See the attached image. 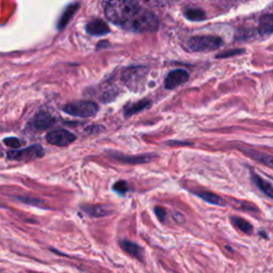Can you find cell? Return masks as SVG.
I'll list each match as a JSON object with an SVG mask.
<instances>
[{
    "label": "cell",
    "mask_w": 273,
    "mask_h": 273,
    "mask_svg": "<svg viewBox=\"0 0 273 273\" xmlns=\"http://www.w3.org/2000/svg\"><path fill=\"white\" fill-rule=\"evenodd\" d=\"M140 5L136 2H109L105 5V16L111 23L123 27L132 18Z\"/></svg>",
    "instance_id": "cell-1"
},
{
    "label": "cell",
    "mask_w": 273,
    "mask_h": 273,
    "mask_svg": "<svg viewBox=\"0 0 273 273\" xmlns=\"http://www.w3.org/2000/svg\"><path fill=\"white\" fill-rule=\"evenodd\" d=\"M122 28L130 32H136V34L155 32L159 28V19L150 11L140 8Z\"/></svg>",
    "instance_id": "cell-2"
},
{
    "label": "cell",
    "mask_w": 273,
    "mask_h": 273,
    "mask_svg": "<svg viewBox=\"0 0 273 273\" xmlns=\"http://www.w3.org/2000/svg\"><path fill=\"white\" fill-rule=\"evenodd\" d=\"M223 40L216 36H196L187 41V47L194 52H209L219 49Z\"/></svg>",
    "instance_id": "cell-3"
},
{
    "label": "cell",
    "mask_w": 273,
    "mask_h": 273,
    "mask_svg": "<svg viewBox=\"0 0 273 273\" xmlns=\"http://www.w3.org/2000/svg\"><path fill=\"white\" fill-rule=\"evenodd\" d=\"M62 110L72 116L92 117L98 112V105L91 101H79L63 106Z\"/></svg>",
    "instance_id": "cell-4"
},
{
    "label": "cell",
    "mask_w": 273,
    "mask_h": 273,
    "mask_svg": "<svg viewBox=\"0 0 273 273\" xmlns=\"http://www.w3.org/2000/svg\"><path fill=\"white\" fill-rule=\"evenodd\" d=\"M147 74L144 67H135L125 70L122 74V80L132 91H141L143 89Z\"/></svg>",
    "instance_id": "cell-5"
},
{
    "label": "cell",
    "mask_w": 273,
    "mask_h": 273,
    "mask_svg": "<svg viewBox=\"0 0 273 273\" xmlns=\"http://www.w3.org/2000/svg\"><path fill=\"white\" fill-rule=\"evenodd\" d=\"M44 148H43L39 144L31 145L27 148L23 149H15V150H10L7 153V158L9 160H15V161H30L35 160L38 158H41L44 156Z\"/></svg>",
    "instance_id": "cell-6"
},
{
    "label": "cell",
    "mask_w": 273,
    "mask_h": 273,
    "mask_svg": "<svg viewBox=\"0 0 273 273\" xmlns=\"http://www.w3.org/2000/svg\"><path fill=\"white\" fill-rule=\"evenodd\" d=\"M76 140L75 135L65 129L51 130L46 135V141L49 144L56 146H67Z\"/></svg>",
    "instance_id": "cell-7"
},
{
    "label": "cell",
    "mask_w": 273,
    "mask_h": 273,
    "mask_svg": "<svg viewBox=\"0 0 273 273\" xmlns=\"http://www.w3.org/2000/svg\"><path fill=\"white\" fill-rule=\"evenodd\" d=\"M189 79V74L185 70H174L170 72L165 80V88L168 90L176 89Z\"/></svg>",
    "instance_id": "cell-8"
},
{
    "label": "cell",
    "mask_w": 273,
    "mask_h": 273,
    "mask_svg": "<svg viewBox=\"0 0 273 273\" xmlns=\"http://www.w3.org/2000/svg\"><path fill=\"white\" fill-rule=\"evenodd\" d=\"M54 123H56V119L54 117L46 112V111H40L37 113L34 119V125L38 130H45L50 128Z\"/></svg>",
    "instance_id": "cell-9"
},
{
    "label": "cell",
    "mask_w": 273,
    "mask_h": 273,
    "mask_svg": "<svg viewBox=\"0 0 273 273\" xmlns=\"http://www.w3.org/2000/svg\"><path fill=\"white\" fill-rule=\"evenodd\" d=\"M85 30L89 35L95 37L105 36L110 32V28H109L108 25L102 19H95L93 21H90V23L86 25Z\"/></svg>",
    "instance_id": "cell-10"
},
{
    "label": "cell",
    "mask_w": 273,
    "mask_h": 273,
    "mask_svg": "<svg viewBox=\"0 0 273 273\" xmlns=\"http://www.w3.org/2000/svg\"><path fill=\"white\" fill-rule=\"evenodd\" d=\"M241 150L250 158H252L260 163H263V165L273 169V156L264 154V153H259V151L254 150V149H249V148H244Z\"/></svg>",
    "instance_id": "cell-11"
},
{
    "label": "cell",
    "mask_w": 273,
    "mask_h": 273,
    "mask_svg": "<svg viewBox=\"0 0 273 273\" xmlns=\"http://www.w3.org/2000/svg\"><path fill=\"white\" fill-rule=\"evenodd\" d=\"M119 246H121V248L130 256H133L139 260H143V250L137 244L128 241V240H122V241H119Z\"/></svg>",
    "instance_id": "cell-12"
},
{
    "label": "cell",
    "mask_w": 273,
    "mask_h": 273,
    "mask_svg": "<svg viewBox=\"0 0 273 273\" xmlns=\"http://www.w3.org/2000/svg\"><path fill=\"white\" fill-rule=\"evenodd\" d=\"M79 7H80L79 4H72V5H70V6L67 7V9H65L63 11L62 15L59 18V21H58V24H57L58 30H62L65 27H67V25L69 24V21L72 18V16L75 14V12L78 10Z\"/></svg>",
    "instance_id": "cell-13"
},
{
    "label": "cell",
    "mask_w": 273,
    "mask_h": 273,
    "mask_svg": "<svg viewBox=\"0 0 273 273\" xmlns=\"http://www.w3.org/2000/svg\"><path fill=\"white\" fill-rule=\"evenodd\" d=\"M82 209L91 217L100 218L110 215L111 209L106 205H90V206H82Z\"/></svg>",
    "instance_id": "cell-14"
},
{
    "label": "cell",
    "mask_w": 273,
    "mask_h": 273,
    "mask_svg": "<svg viewBox=\"0 0 273 273\" xmlns=\"http://www.w3.org/2000/svg\"><path fill=\"white\" fill-rule=\"evenodd\" d=\"M149 106H150V101L148 100H142L134 104H128L124 108V114L125 116H132L136 113H139L142 110H144V109L148 108Z\"/></svg>",
    "instance_id": "cell-15"
},
{
    "label": "cell",
    "mask_w": 273,
    "mask_h": 273,
    "mask_svg": "<svg viewBox=\"0 0 273 273\" xmlns=\"http://www.w3.org/2000/svg\"><path fill=\"white\" fill-rule=\"evenodd\" d=\"M193 193L207 203H210V204L218 205V206H225L226 204L225 201L222 198H220L219 195H217L209 191H194Z\"/></svg>",
    "instance_id": "cell-16"
},
{
    "label": "cell",
    "mask_w": 273,
    "mask_h": 273,
    "mask_svg": "<svg viewBox=\"0 0 273 273\" xmlns=\"http://www.w3.org/2000/svg\"><path fill=\"white\" fill-rule=\"evenodd\" d=\"M111 157H113L114 159L122 161V162H126V163H144V162H148L150 161L154 156L153 155H141V156H123L121 154H112L110 155Z\"/></svg>",
    "instance_id": "cell-17"
},
{
    "label": "cell",
    "mask_w": 273,
    "mask_h": 273,
    "mask_svg": "<svg viewBox=\"0 0 273 273\" xmlns=\"http://www.w3.org/2000/svg\"><path fill=\"white\" fill-rule=\"evenodd\" d=\"M258 31L260 35L273 34V14H265L260 17Z\"/></svg>",
    "instance_id": "cell-18"
},
{
    "label": "cell",
    "mask_w": 273,
    "mask_h": 273,
    "mask_svg": "<svg viewBox=\"0 0 273 273\" xmlns=\"http://www.w3.org/2000/svg\"><path fill=\"white\" fill-rule=\"evenodd\" d=\"M252 179L259 190L263 191L269 198L273 199V186L270 183L266 181L264 178H261L255 173H252Z\"/></svg>",
    "instance_id": "cell-19"
},
{
    "label": "cell",
    "mask_w": 273,
    "mask_h": 273,
    "mask_svg": "<svg viewBox=\"0 0 273 273\" xmlns=\"http://www.w3.org/2000/svg\"><path fill=\"white\" fill-rule=\"evenodd\" d=\"M185 17L191 21H202L206 19V12L199 8H188L185 11Z\"/></svg>",
    "instance_id": "cell-20"
},
{
    "label": "cell",
    "mask_w": 273,
    "mask_h": 273,
    "mask_svg": "<svg viewBox=\"0 0 273 273\" xmlns=\"http://www.w3.org/2000/svg\"><path fill=\"white\" fill-rule=\"evenodd\" d=\"M231 221L233 223L234 226H236L238 229H240V231L244 232L245 234H252L253 232V226L251 225L247 220L242 219V218H239V217H232L231 218Z\"/></svg>",
    "instance_id": "cell-21"
},
{
    "label": "cell",
    "mask_w": 273,
    "mask_h": 273,
    "mask_svg": "<svg viewBox=\"0 0 273 273\" xmlns=\"http://www.w3.org/2000/svg\"><path fill=\"white\" fill-rule=\"evenodd\" d=\"M245 52V49L242 48H237V49H231V50H226V51H223L219 54H217L216 58H228V57H233V56H237V54H240V53H244Z\"/></svg>",
    "instance_id": "cell-22"
},
{
    "label": "cell",
    "mask_w": 273,
    "mask_h": 273,
    "mask_svg": "<svg viewBox=\"0 0 273 273\" xmlns=\"http://www.w3.org/2000/svg\"><path fill=\"white\" fill-rule=\"evenodd\" d=\"M113 190L115 192H117L118 194H125L128 190V186H127V183L124 181V180H119V181H116L114 185H113Z\"/></svg>",
    "instance_id": "cell-23"
},
{
    "label": "cell",
    "mask_w": 273,
    "mask_h": 273,
    "mask_svg": "<svg viewBox=\"0 0 273 273\" xmlns=\"http://www.w3.org/2000/svg\"><path fill=\"white\" fill-rule=\"evenodd\" d=\"M4 143L7 146H10V147H12V148H18L21 145L20 140H18L17 138H13V137L4 139Z\"/></svg>",
    "instance_id": "cell-24"
},
{
    "label": "cell",
    "mask_w": 273,
    "mask_h": 273,
    "mask_svg": "<svg viewBox=\"0 0 273 273\" xmlns=\"http://www.w3.org/2000/svg\"><path fill=\"white\" fill-rule=\"evenodd\" d=\"M17 200L20 201L21 203H25V204H28V205L40 206V207H42L43 204H44V202H43V201L38 200V199H32V198H17Z\"/></svg>",
    "instance_id": "cell-25"
},
{
    "label": "cell",
    "mask_w": 273,
    "mask_h": 273,
    "mask_svg": "<svg viewBox=\"0 0 273 273\" xmlns=\"http://www.w3.org/2000/svg\"><path fill=\"white\" fill-rule=\"evenodd\" d=\"M154 211L156 214V217L159 219V221L161 222H165L166 218H167V211L165 208H162V207L160 206H156L154 208Z\"/></svg>",
    "instance_id": "cell-26"
}]
</instances>
